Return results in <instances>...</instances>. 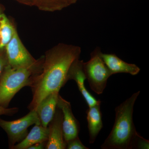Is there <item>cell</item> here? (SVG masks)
<instances>
[{
	"label": "cell",
	"mask_w": 149,
	"mask_h": 149,
	"mask_svg": "<svg viewBox=\"0 0 149 149\" xmlns=\"http://www.w3.org/2000/svg\"><path fill=\"white\" fill-rule=\"evenodd\" d=\"M18 108L14 107L12 108H5L0 107V116H13L18 112Z\"/></svg>",
	"instance_id": "e0dca14e"
},
{
	"label": "cell",
	"mask_w": 149,
	"mask_h": 149,
	"mask_svg": "<svg viewBox=\"0 0 149 149\" xmlns=\"http://www.w3.org/2000/svg\"><path fill=\"white\" fill-rule=\"evenodd\" d=\"M57 107L61 110L63 114L62 127L65 142L76 138L80 132V123L72 113L70 103L59 95Z\"/></svg>",
	"instance_id": "52a82bcc"
},
{
	"label": "cell",
	"mask_w": 149,
	"mask_h": 149,
	"mask_svg": "<svg viewBox=\"0 0 149 149\" xmlns=\"http://www.w3.org/2000/svg\"><path fill=\"white\" fill-rule=\"evenodd\" d=\"M83 61L78 59L72 63L68 73L67 81L73 80L75 81L88 107H91L101 104V101L96 100L85 88V81L86 78L83 69Z\"/></svg>",
	"instance_id": "9c48e42d"
},
{
	"label": "cell",
	"mask_w": 149,
	"mask_h": 149,
	"mask_svg": "<svg viewBox=\"0 0 149 149\" xmlns=\"http://www.w3.org/2000/svg\"><path fill=\"white\" fill-rule=\"evenodd\" d=\"M81 48L73 45L59 44L48 51L44 57L42 70L31 85L32 100L28 109H35L40 102L54 91H59L67 83L70 66L80 58Z\"/></svg>",
	"instance_id": "6da1fadb"
},
{
	"label": "cell",
	"mask_w": 149,
	"mask_h": 149,
	"mask_svg": "<svg viewBox=\"0 0 149 149\" xmlns=\"http://www.w3.org/2000/svg\"><path fill=\"white\" fill-rule=\"evenodd\" d=\"M58 91L51 93L40 102L35 109L41 125L47 127L53 118L57 107Z\"/></svg>",
	"instance_id": "30bf717a"
},
{
	"label": "cell",
	"mask_w": 149,
	"mask_h": 149,
	"mask_svg": "<svg viewBox=\"0 0 149 149\" xmlns=\"http://www.w3.org/2000/svg\"><path fill=\"white\" fill-rule=\"evenodd\" d=\"M44 58L28 68H14L8 64L0 78V107L7 108L12 99L24 87H31L34 78L42 70Z\"/></svg>",
	"instance_id": "3957f363"
},
{
	"label": "cell",
	"mask_w": 149,
	"mask_h": 149,
	"mask_svg": "<svg viewBox=\"0 0 149 149\" xmlns=\"http://www.w3.org/2000/svg\"><path fill=\"white\" fill-rule=\"evenodd\" d=\"M41 124L35 109L17 120L6 121L0 118V127L8 136L9 148L12 149L16 143L22 141L28 134V128L33 124Z\"/></svg>",
	"instance_id": "5b68a950"
},
{
	"label": "cell",
	"mask_w": 149,
	"mask_h": 149,
	"mask_svg": "<svg viewBox=\"0 0 149 149\" xmlns=\"http://www.w3.org/2000/svg\"><path fill=\"white\" fill-rule=\"evenodd\" d=\"M8 64L14 68H28L36 64V60L23 45L16 30L5 47Z\"/></svg>",
	"instance_id": "8992f818"
},
{
	"label": "cell",
	"mask_w": 149,
	"mask_h": 149,
	"mask_svg": "<svg viewBox=\"0 0 149 149\" xmlns=\"http://www.w3.org/2000/svg\"><path fill=\"white\" fill-rule=\"evenodd\" d=\"M63 119L62 111L57 107L53 118L48 125L49 135L45 149H66L63 130Z\"/></svg>",
	"instance_id": "ba28073f"
},
{
	"label": "cell",
	"mask_w": 149,
	"mask_h": 149,
	"mask_svg": "<svg viewBox=\"0 0 149 149\" xmlns=\"http://www.w3.org/2000/svg\"><path fill=\"white\" fill-rule=\"evenodd\" d=\"M66 149H89L85 146L80 141L79 137L67 141Z\"/></svg>",
	"instance_id": "9a60e30c"
},
{
	"label": "cell",
	"mask_w": 149,
	"mask_h": 149,
	"mask_svg": "<svg viewBox=\"0 0 149 149\" xmlns=\"http://www.w3.org/2000/svg\"><path fill=\"white\" fill-rule=\"evenodd\" d=\"M3 13V8L0 5V14Z\"/></svg>",
	"instance_id": "d6986e66"
},
{
	"label": "cell",
	"mask_w": 149,
	"mask_h": 149,
	"mask_svg": "<svg viewBox=\"0 0 149 149\" xmlns=\"http://www.w3.org/2000/svg\"><path fill=\"white\" fill-rule=\"evenodd\" d=\"M49 135L48 127H44L41 124H35L26 137L15 145L12 149H27L34 144L47 142Z\"/></svg>",
	"instance_id": "4fadbf2b"
},
{
	"label": "cell",
	"mask_w": 149,
	"mask_h": 149,
	"mask_svg": "<svg viewBox=\"0 0 149 149\" xmlns=\"http://www.w3.org/2000/svg\"><path fill=\"white\" fill-rule=\"evenodd\" d=\"M8 64L5 47L0 49V78L5 67Z\"/></svg>",
	"instance_id": "2e32d148"
},
{
	"label": "cell",
	"mask_w": 149,
	"mask_h": 149,
	"mask_svg": "<svg viewBox=\"0 0 149 149\" xmlns=\"http://www.w3.org/2000/svg\"><path fill=\"white\" fill-rule=\"evenodd\" d=\"M101 50L97 47L91 53L88 61L83 62V69L91 90L97 95L103 93L109 78L112 75L101 56Z\"/></svg>",
	"instance_id": "277c9868"
},
{
	"label": "cell",
	"mask_w": 149,
	"mask_h": 149,
	"mask_svg": "<svg viewBox=\"0 0 149 149\" xmlns=\"http://www.w3.org/2000/svg\"><path fill=\"white\" fill-rule=\"evenodd\" d=\"M16 29L3 13L0 14V49L5 47Z\"/></svg>",
	"instance_id": "5bb4252c"
},
{
	"label": "cell",
	"mask_w": 149,
	"mask_h": 149,
	"mask_svg": "<svg viewBox=\"0 0 149 149\" xmlns=\"http://www.w3.org/2000/svg\"><path fill=\"white\" fill-rule=\"evenodd\" d=\"M103 60L112 74L125 73L136 75L139 74L141 69L136 65L129 63L119 58L114 54L101 53Z\"/></svg>",
	"instance_id": "8fae6325"
},
{
	"label": "cell",
	"mask_w": 149,
	"mask_h": 149,
	"mask_svg": "<svg viewBox=\"0 0 149 149\" xmlns=\"http://www.w3.org/2000/svg\"><path fill=\"white\" fill-rule=\"evenodd\" d=\"M47 142H43V143H38L34 144L29 147L27 149H45Z\"/></svg>",
	"instance_id": "ac0fdd59"
},
{
	"label": "cell",
	"mask_w": 149,
	"mask_h": 149,
	"mask_svg": "<svg viewBox=\"0 0 149 149\" xmlns=\"http://www.w3.org/2000/svg\"><path fill=\"white\" fill-rule=\"evenodd\" d=\"M101 104L89 107L86 111L90 143H94L103 128Z\"/></svg>",
	"instance_id": "7c38bea8"
},
{
	"label": "cell",
	"mask_w": 149,
	"mask_h": 149,
	"mask_svg": "<svg viewBox=\"0 0 149 149\" xmlns=\"http://www.w3.org/2000/svg\"><path fill=\"white\" fill-rule=\"evenodd\" d=\"M140 91L116 108L114 125L110 133L101 146L102 149H135L136 141L141 135L133 123L134 104Z\"/></svg>",
	"instance_id": "7a4b0ae2"
}]
</instances>
